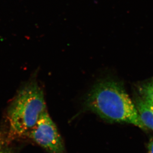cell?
I'll return each mask as SVG.
<instances>
[{"instance_id":"1","label":"cell","mask_w":153,"mask_h":153,"mask_svg":"<svg viewBox=\"0 0 153 153\" xmlns=\"http://www.w3.org/2000/svg\"><path fill=\"white\" fill-rule=\"evenodd\" d=\"M83 106L84 111L94 113L109 123H126L147 129L123 86L111 77L97 80L87 94Z\"/></svg>"},{"instance_id":"2","label":"cell","mask_w":153,"mask_h":153,"mask_svg":"<svg viewBox=\"0 0 153 153\" xmlns=\"http://www.w3.org/2000/svg\"><path fill=\"white\" fill-rule=\"evenodd\" d=\"M46 111L43 90L37 81H30L19 90L9 107L8 119L10 134L26 136Z\"/></svg>"},{"instance_id":"3","label":"cell","mask_w":153,"mask_h":153,"mask_svg":"<svg viewBox=\"0 0 153 153\" xmlns=\"http://www.w3.org/2000/svg\"><path fill=\"white\" fill-rule=\"evenodd\" d=\"M26 136L49 153H65V145L56 126L47 111Z\"/></svg>"},{"instance_id":"4","label":"cell","mask_w":153,"mask_h":153,"mask_svg":"<svg viewBox=\"0 0 153 153\" xmlns=\"http://www.w3.org/2000/svg\"><path fill=\"white\" fill-rule=\"evenodd\" d=\"M134 102L143 124L153 131V105L140 97H136Z\"/></svg>"},{"instance_id":"5","label":"cell","mask_w":153,"mask_h":153,"mask_svg":"<svg viewBox=\"0 0 153 153\" xmlns=\"http://www.w3.org/2000/svg\"><path fill=\"white\" fill-rule=\"evenodd\" d=\"M139 91L140 97L145 101L153 105V81L142 85Z\"/></svg>"},{"instance_id":"6","label":"cell","mask_w":153,"mask_h":153,"mask_svg":"<svg viewBox=\"0 0 153 153\" xmlns=\"http://www.w3.org/2000/svg\"><path fill=\"white\" fill-rule=\"evenodd\" d=\"M0 153H12L11 148L7 142L0 137Z\"/></svg>"},{"instance_id":"7","label":"cell","mask_w":153,"mask_h":153,"mask_svg":"<svg viewBox=\"0 0 153 153\" xmlns=\"http://www.w3.org/2000/svg\"><path fill=\"white\" fill-rule=\"evenodd\" d=\"M148 153H153V140L149 142L148 146Z\"/></svg>"},{"instance_id":"8","label":"cell","mask_w":153,"mask_h":153,"mask_svg":"<svg viewBox=\"0 0 153 153\" xmlns=\"http://www.w3.org/2000/svg\"></svg>"}]
</instances>
